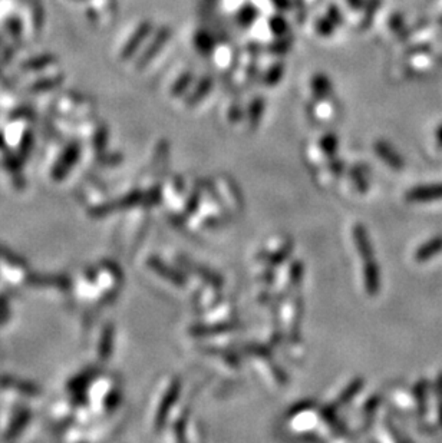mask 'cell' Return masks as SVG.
Wrapping results in <instances>:
<instances>
[{
  "label": "cell",
  "mask_w": 442,
  "mask_h": 443,
  "mask_svg": "<svg viewBox=\"0 0 442 443\" xmlns=\"http://www.w3.org/2000/svg\"><path fill=\"white\" fill-rule=\"evenodd\" d=\"M84 398L95 416V422L101 417L118 412L122 401L118 379L112 375L98 373L86 386Z\"/></svg>",
  "instance_id": "cell-1"
},
{
  "label": "cell",
  "mask_w": 442,
  "mask_h": 443,
  "mask_svg": "<svg viewBox=\"0 0 442 443\" xmlns=\"http://www.w3.org/2000/svg\"><path fill=\"white\" fill-rule=\"evenodd\" d=\"M82 162V146L77 142H66L49 150L45 157V176L49 182L61 184Z\"/></svg>",
  "instance_id": "cell-2"
},
{
  "label": "cell",
  "mask_w": 442,
  "mask_h": 443,
  "mask_svg": "<svg viewBox=\"0 0 442 443\" xmlns=\"http://www.w3.org/2000/svg\"><path fill=\"white\" fill-rule=\"evenodd\" d=\"M72 299L84 306H104L111 300L107 297L95 277L93 265L82 268L81 272L72 279Z\"/></svg>",
  "instance_id": "cell-3"
},
{
  "label": "cell",
  "mask_w": 442,
  "mask_h": 443,
  "mask_svg": "<svg viewBox=\"0 0 442 443\" xmlns=\"http://www.w3.org/2000/svg\"><path fill=\"white\" fill-rule=\"evenodd\" d=\"M31 276L29 265L12 251L3 249L0 257V290L12 293L26 288Z\"/></svg>",
  "instance_id": "cell-4"
},
{
  "label": "cell",
  "mask_w": 442,
  "mask_h": 443,
  "mask_svg": "<svg viewBox=\"0 0 442 443\" xmlns=\"http://www.w3.org/2000/svg\"><path fill=\"white\" fill-rule=\"evenodd\" d=\"M26 290L43 300L59 302L72 297V280L62 274H32Z\"/></svg>",
  "instance_id": "cell-5"
},
{
  "label": "cell",
  "mask_w": 442,
  "mask_h": 443,
  "mask_svg": "<svg viewBox=\"0 0 442 443\" xmlns=\"http://www.w3.org/2000/svg\"><path fill=\"white\" fill-rule=\"evenodd\" d=\"M42 391L36 384L10 376H0V399L6 405H26L38 402Z\"/></svg>",
  "instance_id": "cell-6"
},
{
  "label": "cell",
  "mask_w": 442,
  "mask_h": 443,
  "mask_svg": "<svg viewBox=\"0 0 442 443\" xmlns=\"http://www.w3.org/2000/svg\"><path fill=\"white\" fill-rule=\"evenodd\" d=\"M31 407L26 405H8L0 412V439L13 440L31 422Z\"/></svg>",
  "instance_id": "cell-7"
},
{
  "label": "cell",
  "mask_w": 442,
  "mask_h": 443,
  "mask_svg": "<svg viewBox=\"0 0 442 443\" xmlns=\"http://www.w3.org/2000/svg\"><path fill=\"white\" fill-rule=\"evenodd\" d=\"M114 350V326L111 323H102L92 329L88 340V352L91 363L100 366L108 362Z\"/></svg>",
  "instance_id": "cell-8"
},
{
  "label": "cell",
  "mask_w": 442,
  "mask_h": 443,
  "mask_svg": "<svg viewBox=\"0 0 442 443\" xmlns=\"http://www.w3.org/2000/svg\"><path fill=\"white\" fill-rule=\"evenodd\" d=\"M93 270H95V277L98 284H100L107 297L112 300L121 291V286H122L121 270L118 268L115 263L105 261V260L93 264Z\"/></svg>",
  "instance_id": "cell-9"
},
{
  "label": "cell",
  "mask_w": 442,
  "mask_h": 443,
  "mask_svg": "<svg viewBox=\"0 0 442 443\" xmlns=\"http://www.w3.org/2000/svg\"><path fill=\"white\" fill-rule=\"evenodd\" d=\"M154 29L151 22H141L138 23L137 26L132 29V33L125 39L124 45L121 47H118V56L121 58V61H128L131 59L138 49L148 40L153 35Z\"/></svg>",
  "instance_id": "cell-10"
},
{
  "label": "cell",
  "mask_w": 442,
  "mask_h": 443,
  "mask_svg": "<svg viewBox=\"0 0 442 443\" xmlns=\"http://www.w3.org/2000/svg\"><path fill=\"white\" fill-rule=\"evenodd\" d=\"M171 35H173V32H171L169 28L167 26H162L157 31L153 32V36L150 39V43L145 46V49L142 51L139 59H138V63L139 66H145L146 63H150L151 59L158 55V52L162 49V46H165L168 43V40L171 39Z\"/></svg>",
  "instance_id": "cell-11"
},
{
  "label": "cell",
  "mask_w": 442,
  "mask_h": 443,
  "mask_svg": "<svg viewBox=\"0 0 442 443\" xmlns=\"http://www.w3.org/2000/svg\"><path fill=\"white\" fill-rule=\"evenodd\" d=\"M307 95L310 101L325 100L333 96V82L323 72H316L307 81Z\"/></svg>",
  "instance_id": "cell-12"
},
{
  "label": "cell",
  "mask_w": 442,
  "mask_h": 443,
  "mask_svg": "<svg viewBox=\"0 0 442 443\" xmlns=\"http://www.w3.org/2000/svg\"><path fill=\"white\" fill-rule=\"evenodd\" d=\"M210 58L214 66L220 70H227L236 65V54L233 46L229 43H215Z\"/></svg>",
  "instance_id": "cell-13"
},
{
  "label": "cell",
  "mask_w": 442,
  "mask_h": 443,
  "mask_svg": "<svg viewBox=\"0 0 442 443\" xmlns=\"http://www.w3.org/2000/svg\"><path fill=\"white\" fill-rule=\"evenodd\" d=\"M178 393H180V382L176 380L173 384L169 386V389L167 390V393H165L161 403H160V407L157 410V414H155V426H157V429H161L164 426L165 419H167V416H168L171 407H173L176 399L178 398Z\"/></svg>",
  "instance_id": "cell-14"
},
{
  "label": "cell",
  "mask_w": 442,
  "mask_h": 443,
  "mask_svg": "<svg viewBox=\"0 0 442 443\" xmlns=\"http://www.w3.org/2000/svg\"><path fill=\"white\" fill-rule=\"evenodd\" d=\"M213 86H214V82L208 77H203L200 81H194L188 93L185 95L187 105L194 107V105H197L199 102H201L204 98L213 91Z\"/></svg>",
  "instance_id": "cell-15"
},
{
  "label": "cell",
  "mask_w": 442,
  "mask_h": 443,
  "mask_svg": "<svg viewBox=\"0 0 442 443\" xmlns=\"http://www.w3.org/2000/svg\"><path fill=\"white\" fill-rule=\"evenodd\" d=\"M336 108H337V105L333 101V96H330V98H325V100L312 101L310 112H312L313 118L317 121H329L335 116Z\"/></svg>",
  "instance_id": "cell-16"
},
{
  "label": "cell",
  "mask_w": 442,
  "mask_h": 443,
  "mask_svg": "<svg viewBox=\"0 0 442 443\" xmlns=\"http://www.w3.org/2000/svg\"><path fill=\"white\" fill-rule=\"evenodd\" d=\"M146 265H148V268H151L153 272H155L162 279H167L168 281H171L176 286H184V277L178 274L177 272H174V270L167 267L165 264H162L158 258H150L148 261H146Z\"/></svg>",
  "instance_id": "cell-17"
},
{
  "label": "cell",
  "mask_w": 442,
  "mask_h": 443,
  "mask_svg": "<svg viewBox=\"0 0 442 443\" xmlns=\"http://www.w3.org/2000/svg\"><path fill=\"white\" fill-rule=\"evenodd\" d=\"M442 199V184L415 188L408 194L409 201H428Z\"/></svg>",
  "instance_id": "cell-18"
},
{
  "label": "cell",
  "mask_w": 442,
  "mask_h": 443,
  "mask_svg": "<svg viewBox=\"0 0 442 443\" xmlns=\"http://www.w3.org/2000/svg\"><path fill=\"white\" fill-rule=\"evenodd\" d=\"M284 75V65L283 62H273L267 65L263 77H261V84L267 88H275L277 86Z\"/></svg>",
  "instance_id": "cell-19"
},
{
  "label": "cell",
  "mask_w": 442,
  "mask_h": 443,
  "mask_svg": "<svg viewBox=\"0 0 442 443\" xmlns=\"http://www.w3.org/2000/svg\"><path fill=\"white\" fill-rule=\"evenodd\" d=\"M336 28L337 24L328 15H323L313 20V33L321 39L332 38L336 33Z\"/></svg>",
  "instance_id": "cell-20"
},
{
  "label": "cell",
  "mask_w": 442,
  "mask_h": 443,
  "mask_svg": "<svg viewBox=\"0 0 442 443\" xmlns=\"http://www.w3.org/2000/svg\"><path fill=\"white\" fill-rule=\"evenodd\" d=\"M375 151L381 157V160H383L389 166H392L394 169H401L402 168V165H404L402 160L395 153V150H392V148L389 146V143H386L383 141L376 142Z\"/></svg>",
  "instance_id": "cell-21"
},
{
  "label": "cell",
  "mask_w": 442,
  "mask_h": 443,
  "mask_svg": "<svg viewBox=\"0 0 442 443\" xmlns=\"http://www.w3.org/2000/svg\"><path fill=\"white\" fill-rule=\"evenodd\" d=\"M195 78L192 75L191 70H185L183 72L181 75H178V78L171 85V92L169 95L173 98H178V96H185L190 91V88L192 86Z\"/></svg>",
  "instance_id": "cell-22"
},
{
  "label": "cell",
  "mask_w": 442,
  "mask_h": 443,
  "mask_svg": "<svg viewBox=\"0 0 442 443\" xmlns=\"http://www.w3.org/2000/svg\"><path fill=\"white\" fill-rule=\"evenodd\" d=\"M441 251H442V237H438V238H434V240L428 241L427 244H424L422 247L416 251L415 258H416V261H427L428 258L434 257L435 254H438Z\"/></svg>",
  "instance_id": "cell-23"
},
{
  "label": "cell",
  "mask_w": 442,
  "mask_h": 443,
  "mask_svg": "<svg viewBox=\"0 0 442 443\" xmlns=\"http://www.w3.org/2000/svg\"><path fill=\"white\" fill-rule=\"evenodd\" d=\"M264 114V101L263 98H253V101L247 107V118L252 130H256L260 124V119Z\"/></svg>",
  "instance_id": "cell-24"
},
{
  "label": "cell",
  "mask_w": 442,
  "mask_h": 443,
  "mask_svg": "<svg viewBox=\"0 0 442 443\" xmlns=\"http://www.w3.org/2000/svg\"><path fill=\"white\" fill-rule=\"evenodd\" d=\"M194 45H195V47H197V51L201 55H208L210 56L214 46H215V42L213 40V38L207 32L200 31V32L195 33V36H194Z\"/></svg>",
  "instance_id": "cell-25"
},
{
  "label": "cell",
  "mask_w": 442,
  "mask_h": 443,
  "mask_svg": "<svg viewBox=\"0 0 442 443\" xmlns=\"http://www.w3.org/2000/svg\"><path fill=\"white\" fill-rule=\"evenodd\" d=\"M8 294L9 293L0 290V327L6 326L12 318V307Z\"/></svg>",
  "instance_id": "cell-26"
},
{
  "label": "cell",
  "mask_w": 442,
  "mask_h": 443,
  "mask_svg": "<svg viewBox=\"0 0 442 443\" xmlns=\"http://www.w3.org/2000/svg\"><path fill=\"white\" fill-rule=\"evenodd\" d=\"M362 384H363V380H356L353 384H351V386L348 387V390L342 395V398H340V403H346L348 401H351V399H352V396L355 395V393H356V391L362 387Z\"/></svg>",
  "instance_id": "cell-27"
},
{
  "label": "cell",
  "mask_w": 442,
  "mask_h": 443,
  "mask_svg": "<svg viewBox=\"0 0 442 443\" xmlns=\"http://www.w3.org/2000/svg\"><path fill=\"white\" fill-rule=\"evenodd\" d=\"M227 330H231V326H214V327H197L194 330V333L197 334H210V333H224Z\"/></svg>",
  "instance_id": "cell-28"
},
{
  "label": "cell",
  "mask_w": 442,
  "mask_h": 443,
  "mask_svg": "<svg viewBox=\"0 0 442 443\" xmlns=\"http://www.w3.org/2000/svg\"><path fill=\"white\" fill-rule=\"evenodd\" d=\"M243 114H244V111H243V108L237 104V102H234V104H231L230 105V108H229V119L233 122H237V121H240L241 119V116H243Z\"/></svg>",
  "instance_id": "cell-29"
},
{
  "label": "cell",
  "mask_w": 442,
  "mask_h": 443,
  "mask_svg": "<svg viewBox=\"0 0 442 443\" xmlns=\"http://www.w3.org/2000/svg\"><path fill=\"white\" fill-rule=\"evenodd\" d=\"M245 0H223V5L227 10H240L244 6Z\"/></svg>",
  "instance_id": "cell-30"
},
{
  "label": "cell",
  "mask_w": 442,
  "mask_h": 443,
  "mask_svg": "<svg viewBox=\"0 0 442 443\" xmlns=\"http://www.w3.org/2000/svg\"><path fill=\"white\" fill-rule=\"evenodd\" d=\"M303 2H305L306 6H310V5H313V3H317L319 0H303Z\"/></svg>",
  "instance_id": "cell-31"
},
{
  "label": "cell",
  "mask_w": 442,
  "mask_h": 443,
  "mask_svg": "<svg viewBox=\"0 0 442 443\" xmlns=\"http://www.w3.org/2000/svg\"><path fill=\"white\" fill-rule=\"evenodd\" d=\"M2 253H3V247H0V257H2Z\"/></svg>",
  "instance_id": "cell-32"
}]
</instances>
